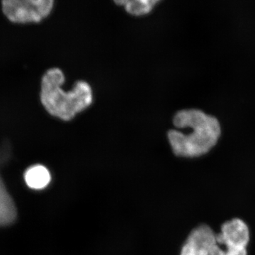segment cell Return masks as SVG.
I'll return each mask as SVG.
<instances>
[{"instance_id": "obj_1", "label": "cell", "mask_w": 255, "mask_h": 255, "mask_svg": "<svg viewBox=\"0 0 255 255\" xmlns=\"http://www.w3.org/2000/svg\"><path fill=\"white\" fill-rule=\"evenodd\" d=\"M174 124L179 128H189L192 132L185 134L170 130L169 143L178 157H199L209 152L217 143L221 134L219 121L198 110H182L174 117Z\"/></svg>"}, {"instance_id": "obj_2", "label": "cell", "mask_w": 255, "mask_h": 255, "mask_svg": "<svg viewBox=\"0 0 255 255\" xmlns=\"http://www.w3.org/2000/svg\"><path fill=\"white\" fill-rule=\"evenodd\" d=\"M65 76L59 68L47 70L41 80L42 105L50 114L65 121L71 120L92 104V89L88 83L78 81L70 92L62 89Z\"/></svg>"}, {"instance_id": "obj_3", "label": "cell", "mask_w": 255, "mask_h": 255, "mask_svg": "<svg viewBox=\"0 0 255 255\" xmlns=\"http://www.w3.org/2000/svg\"><path fill=\"white\" fill-rule=\"evenodd\" d=\"M3 12L14 23H38L53 9V0H4Z\"/></svg>"}, {"instance_id": "obj_4", "label": "cell", "mask_w": 255, "mask_h": 255, "mask_svg": "<svg viewBox=\"0 0 255 255\" xmlns=\"http://www.w3.org/2000/svg\"><path fill=\"white\" fill-rule=\"evenodd\" d=\"M11 155V144L6 140L0 147V169L9 162ZM16 219L17 209L16 204L0 174V227L13 224Z\"/></svg>"}, {"instance_id": "obj_5", "label": "cell", "mask_w": 255, "mask_h": 255, "mask_svg": "<svg viewBox=\"0 0 255 255\" xmlns=\"http://www.w3.org/2000/svg\"><path fill=\"white\" fill-rule=\"evenodd\" d=\"M250 241L248 225L243 220L233 219L226 221L216 234V243L226 250L246 249Z\"/></svg>"}, {"instance_id": "obj_6", "label": "cell", "mask_w": 255, "mask_h": 255, "mask_svg": "<svg viewBox=\"0 0 255 255\" xmlns=\"http://www.w3.org/2000/svg\"><path fill=\"white\" fill-rule=\"evenodd\" d=\"M216 243V234L208 225L194 228L188 236L180 255H210Z\"/></svg>"}, {"instance_id": "obj_7", "label": "cell", "mask_w": 255, "mask_h": 255, "mask_svg": "<svg viewBox=\"0 0 255 255\" xmlns=\"http://www.w3.org/2000/svg\"><path fill=\"white\" fill-rule=\"evenodd\" d=\"M24 179L28 187L34 190H41L49 184L51 176L46 167L41 164H37L26 170Z\"/></svg>"}, {"instance_id": "obj_8", "label": "cell", "mask_w": 255, "mask_h": 255, "mask_svg": "<svg viewBox=\"0 0 255 255\" xmlns=\"http://www.w3.org/2000/svg\"><path fill=\"white\" fill-rule=\"evenodd\" d=\"M158 0H123L115 1L116 4L123 6L126 11L134 16H142L149 14L156 4H158Z\"/></svg>"}, {"instance_id": "obj_9", "label": "cell", "mask_w": 255, "mask_h": 255, "mask_svg": "<svg viewBox=\"0 0 255 255\" xmlns=\"http://www.w3.org/2000/svg\"><path fill=\"white\" fill-rule=\"evenodd\" d=\"M247 249L242 250H226L221 248L217 244L214 245L211 251L210 255H247Z\"/></svg>"}]
</instances>
